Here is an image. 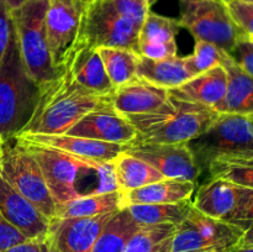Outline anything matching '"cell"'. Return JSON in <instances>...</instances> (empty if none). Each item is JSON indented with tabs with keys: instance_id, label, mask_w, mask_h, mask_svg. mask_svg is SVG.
<instances>
[{
	"instance_id": "1",
	"label": "cell",
	"mask_w": 253,
	"mask_h": 252,
	"mask_svg": "<svg viewBox=\"0 0 253 252\" xmlns=\"http://www.w3.org/2000/svg\"><path fill=\"white\" fill-rule=\"evenodd\" d=\"M111 96L81 85L66 68L40 85L34 114L19 133H66L86 114L111 103Z\"/></svg>"
},
{
	"instance_id": "2",
	"label": "cell",
	"mask_w": 253,
	"mask_h": 252,
	"mask_svg": "<svg viewBox=\"0 0 253 252\" xmlns=\"http://www.w3.org/2000/svg\"><path fill=\"white\" fill-rule=\"evenodd\" d=\"M150 10L146 0H94L84 10L76 46L138 52V35Z\"/></svg>"
},
{
	"instance_id": "3",
	"label": "cell",
	"mask_w": 253,
	"mask_h": 252,
	"mask_svg": "<svg viewBox=\"0 0 253 252\" xmlns=\"http://www.w3.org/2000/svg\"><path fill=\"white\" fill-rule=\"evenodd\" d=\"M219 113L202 104L168 96L156 111L128 116L137 131L133 142L188 143L204 132Z\"/></svg>"
},
{
	"instance_id": "4",
	"label": "cell",
	"mask_w": 253,
	"mask_h": 252,
	"mask_svg": "<svg viewBox=\"0 0 253 252\" xmlns=\"http://www.w3.org/2000/svg\"><path fill=\"white\" fill-rule=\"evenodd\" d=\"M40 85L27 73L20 54L15 29L0 66V137L4 141L21 132L34 114Z\"/></svg>"
},
{
	"instance_id": "5",
	"label": "cell",
	"mask_w": 253,
	"mask_h": 252,
	"mask_svg": "<svg viewBox=\"0 0 253 252\" xmlns=\"http://www.w3.org/2000/svg\"><path fill=\"white\" fill-rule=\"evenodd\" d=\"M187 145L202 173L217 161L253 158V118L219 114L204 132Z\"/></svg>"
},
{
	"instance_id": "6",
	"label": "cell",
	"mask_w": 253,
	"mask_h": 252,
	"mask_svg": "<svg viewBox=\"0 0 253 252\" xmlns=\"http://www.w3.org/2000/svg\"><path fill=\"white\" fill-rule=\"evenodd\" d=\"M49 0H26L11 10L20 54L27 73L39 85L58 76L53 67L46 35Z\"/></svg>"
},
{
	"instance_id": "7",
	"label": "cell",
	"mask_w": 253,
	"mask_h": 252,
	"mask_svg": "<svg viewBox=\"0 0 253 252\" xmlns=\"http://www.w3.org/2000/svg\"><path fill=\"white\" fill-rule=\"evenodd\" d=\"M179 22L195 40L214 43L226 53L246 37L222 0H179Z\"/></svg>"
},
{
	"instance_id": "8",
	"label": "cell",
	"mask_w": 253,
	"mask_h": 252,
	"mask_svg": "<svg viewBox=\"0 0 253 252\" xmlns=\"http://www.w3.org/2000/svg\"><path fill=\"white\" fill-rule=\"evenodd\" d=\"M0 175L48 219L56 216L57 203L47 187L41 167L31 152L14 138L4 141Z\"/></svg>"
},
{
	"instance_id": "9",
	"label": "cell",
	"mask_w": 253,
	"mask_h": 252,
	"mask_svg": "<svg viewBox=\"0 0 253 252\" xmlns=\"http://www.w3.org/2000/svg\"><path fill=\"white\" fill-rule=\"evenodd\" d=\"M242 231L224 220L202 214L192 207L177 225L172 252H227L241 242Z\"/></svg>"
},
{
	"instance_id": "10",
	"label": "cell",
	"mask_w": 253,
	"mask_h": 252,
	"mask_svg": "<svg viewBox=\"0 0 253 252\" xmlns=\"http://www.w3.org/2000/svg\"><path fill=\"white\" fill-rule=\"evenodd\" d=\"M22 146L26 147L31 152V155L36 158L37 163L43 173L47 187L57 204H62L68 200L82 197L78 189V180L81 178V174H84V173L103 165V162L74 157V156L67 155V153L53 150V148L43 147V146Z\"/></svg>"
},
{
	"instance_id": "11",
	"label": "cell",
	"mask_w": 253,
	"mask_h": 252,
	"mask_svg": "<svg viewBox=\"0 0 253 252\" xmlns=\"http://www.w3.org/2000/svg\"><path fill=\"white\" fill-rule=\"evenodd\" d=\"M85 6L78 0H49L46 14V35L57 73L66 69L76 48Z\"/></svg>"
},
{
	"instance_id": "12",
	"label": "cell",
	"mask_w": 253,
	"mask_h": 252,
	"mask_svg": "<svg viewBox=\"0 0 253 252\" xmlns=\"http://www.w3.org/2000/svg\"><path fill=\"white\" fill-rule=\"evenodd\" d=\"M124 151L152 166L165 178L197 183L202 175L199 166L187 143L131 142Z\"/></svg>"
},
{
	"instance_id": "13",
	"label": "cell",
	"mask_w": 253,
	"mask_h": 252,
	"mask_svg": "<svg viewBox=\"0 0 253 252\" xmlns=\"http://www.w3.org/2000/svg\"><path fill=\"white\" fill-rule=\"evenodd\" d=\"M66 133L116 145H127L137 137L135 126L119 114L111 103L86 114Z\"/></svg>"
},
{
	"instance_id": "14",
	"label": "cell",
	"mask_w": 253,
	"mask_h": 252,
	"mask_svg": "<svg viewBox=\"0 0 253 252\" xmlns=\"http://www.w3.org/2000/svg\"><path fill=\"white\" fill-rule=\"evenodd\" d=\"M12 138L22 145H37L53 148L74 157L86 158L96 162L110 163L116 156L124 151L125 145L101 142L91 138L58 133V135H43V133H17Z\"/></svg>"
},
{
	"instance_id": "15",
	"label": "cell",
	"mask_w": 253,
	"mask_h": 252,
	"mask_svg": "<svg viewBox=\"0 0 253 252\" xmlns=\"http://www.w3.org/2000/svg\"><path fill=\"white\" fill-rule=\"evenodd\" d=\"M115 212L88 217H53L48 235L61 252H91L96 239Z\"/></svg>"
},
{
	"instance_id": "16",
	"label": "cell",
	"mask_w": 253,
	"mask_h": 252,
	"mask_svg": "<svg viewBox=\"0 0 253 252\" xmlns=\"http://www.w3.org/2000/svg\"><path fill=\"white\" fill-rule=\"evenodd\" d=\"M0 212L26 239L42 240L48 235L49 221L39 208L15 190L0 175Z\"/></svg>"
},
{
	"instance_id": "17",
	"label": "cell",
	"mask_w": 253,
	"mask_h": 252,
	"mask_svg": "<svg viewBox=\"0 0 253 252\" xmlns=\"http://www.w3.org/2000/svg\"><path fill=\"white\" fill-rule=\"evenodd\" d=\"M180 29L179 20L162 16L150 10L138 35V53L151 59L175 57L178 52L175 36Z\"/></svg>"
},
{
	"instance_id": "18",
	"label": "cell",
	"mask_w": 253,
	"mask_h": 252,
	"mask_svg": "<svg viewBox=\"0 0 253 252\" xmlns=\"http://www.w3.org/2000/svg\"><path fill=\"white\" fill-rule=\"evenodd\" d=\"M167 89L160 88L137 78L119 86L114 90L111 104L121 115L136 116L157 110L168 99Z\"/></svg>"
},
{
	"instance_id": "19",
	"label": "cell",
	"mask_w": 253,
	"mask_h": 252,
	"mask_svg": "<svg viewBox=\"0 0 253 252\" xmlns=\"http://www.w3.org/2000/svg\"><path fill=\"white\" fill-rule=\"evenodd\" d=\"M221 66L227 74L226 93L214 110L219 114H235L253 118V78L229 53L225 54Z\"/></svg>"
},
{
	"instance_id": "20",
	"label": "cell",
	"mask_w": 253,
	"mask_h": 252,
	"mask_svg": "<svg viewBox=\"0 0 253 252\" xmlns=\"http://www.w3.org/2000/svg\"><path fill=\"white\" fill-rule=\"evenodd\" d=\"M242 187L220 178H209L199 187L193 208L214 219L224 220L231 215L239 203Z\"/></svg>"
},
{
	"instance_id": "21",
	"label": "cell",
	"mask_w": 253,
	"mask_h": 252,
	"mask_svg": "<svg viewBox=\"0 0 253 252\" xmlns=\"http://www.w3.org/2000/svg\"><path fill=\"white\" fill-rule=\"evenodd\" d=\"M227 74L222 66L193 77L184 84L168 90L170 96L190 103L202 104L214 109L225 96Z\"/></svg>"
},
{
	"instance_id": "22",
	"label": "cell",
	"mask_w": 253,
	"mask_h": 252,
	"mask_svg": "<svg viewBox=\"0 0 253 252\" xmlns=\"http://www.w3.org/2000/svg\"><path fill=\"white\" fill-rule=\"evenodd\" d=\"M66 68L81 85L96 93L113 95L115 89L106 74L101 57L95 47L76 46Z\"/></svg>"
},
{
	"instance_id": "23",
	"label": "cell",
	"mask_w": 253,
	"mask_h": 252,
	"mask_svg": "<svg viewBox=\"0 0 253 252\" xmlns=\"http://www.w3.org/2000/svg\"><path fill=\"white\" fill-rule=\"evenodd\" d=\"M136 77L160 88L174 89L184 84L194 76L185 57H170L166 59H151L138 57Z\"/></svg>"
},
{
	"instance_id": "24",
	"label": "cell",
	"mask_w": 253,
	"mask_h": 252,
	"mask_svg": "<svg viewBox=\"0 0 253 252\" xmlns=\"http://www.w3.org/2000/svg\"><path fill=\"white\" fill-rule=\"evenodd\" d=\"M197 183L165 178L145 187L124 193L126 207L137 204H173L190 200Z\"/></svg>"
},
{
	"instance_id": "25",
	"label": "cell",
	"mask_w": 253,
	"mask_h": 252,
	"mask_svg": "<svg viewBox=\"0 0 253 252\" xmlns=\"http://www.w3.org/2000/svg\"><path fill=\"white\" fill-rule=\"evenodd\" d=\"M126 208L125 195L120 190L82 195L76 199L57 204L54 217H88L110 214Z\"/></svg>"
},
{
	"instance_id": "26",
	"label": "cell",
	"mask_w": 253,
	"mask_h": 252,
	"mask_svg": "<svg viewBox=\"0 0 253 252\" xmlns=\"http://www.w3.org/2000/svg\"><path fill=\"white\" fill-rule=\"evenodd\" d=\"M110 167L116 188L123 193L165 179L152 166L126 151L120 152L111 161Z\"/></svg>"
},
{
	"instance_id": "27",
	"label": "cell",
	"mask_w": 253,
	"mask_h": 252,
	"mask_svg": "<svg viewBox=\"0 0 253 252\" xmlns=\"http://www.w3.org/2000/svg\"><path fill=\"white\" fill-rule=\"evenodd\" d=\"M140 225L131 216L127 208L116 211L110 217L94 244L91 252H124Z\"/></svg>"
},
{
	"instance_id": "28",
	"label": "cell",
	"mask_w": 253,
	"mask_h": 252,
	"mask_svg": "<svg viewBox=\"0 0 253 252\" xmlns=\"http://www.w3.org/2000/svg\"><path fill=\"white\" fill-rule=\"evenodd\" d=\"M193 203L190 200L173 204H137L128 205L127 210L131 216L140 226L150 225H179L188 212Z\"/></svg>"
},
{
	"instance_id": "29",
	"label": "cell",
	"mask_w": 253,
	"mask_h": 252,
	"mask_svg": "<svg viewBox=\"0 0 253 252\" xmlns=\"http://www.w3.org/2000/svg\"><path fill=\"white\" fill-rule=\"evenodd\" d=\"M98 51L114 89L136 78L138 52L120 47H98Z\"/></svg>"
},
{
	"instance_id": "30",
	"label": "cell",
	"mask_w": 253,
	"mask_h": 252,
	"mask_svg": "<svg viewBox=\"0 0 253 252\" xmlns=\"http://www.w3.org/2000/svg\"><path fill=\"white\" fill-rule=\"evenodd\" d=\"M175 225L140 226L124 252H172Z\"/></svg>"
},
{
	"instance_id": "31",
	"label": "cell",
	"mask_w": 253,
	"mask_h": 252,
	"mask_svg": "<svg viewBox=\"0 0 253 252\" xmlns=\"http://www.w3.org/2000/svg\"><path fill=\"white\" fill-rule=\"evenodd\" d=\"M207 172L209 178H220L240 187L253 189V158L217 161Z\"/></svg>"
},
{
	"instance_id": "32",
	"label": "cell",
	"mask_w": 253,
	"mask_h": 252,
	"mask_svg": "<svg viewBox=\"0 0 253 252\" xmlns=\"http://www.w3.org/2000/svg\"><path fill=\"white\" fill-rule=\"evenodd\" d=\"M225 54L226 52L220 49L216 44L202 40H195L194 51L192 54L185 57V61L194 76H198L209 69L221 66Z\"/></svg>"
},
{
	"instance_id": "33",
	"label": "cell",
	"mask_w": 253,
	"mask_h": 252,
	"mask_svg": "<svg viewBox=\"0 0 253 252\" xmlns=\"http://www.w3.org/2000/svg\"><path fill=\"white\" fill-rule=\"evenodd\" d=\"M226 221L241 230L242 244H253V189L242 187L239 203Z\"/></svg>"
},
{
	"instance_id": "34",
	"label": "cell",
	"mask_w": 253,
	"mask_h": 252,
	"mask_svg": "<svg viewBox=\"0 0 253 252\" xmlns=\"http://www.w3.org/2000/svg\"><path fill=\"white\" fill-rule=\"evenodd\" d=\"M232 20L247 37H253V2L231 0L225 2Z\"/></svg>"
},
{
	"instance_id": "35",
	"label": "cell",
	"mask_w": 253,
	"mask_h": 252,
	"mask_svg": "<svg viewBox=\"0 0 253 252\" xmlns=\"http://www.w3.org/2000/svg\"><path fill=\"white\" fill-rule=\"evenodd\" d=\"M235 62L253 78V42L250 37H244L237 42L231 54Z\"/></svg>"
},
{
	"instance_id": "36",
	"label": "cell",
	"mask_w": 253,
	"mask_h": 252,
	"mask_svg": "<svg viewBox=\"0 0 253 252\" xmlns=\"http://www.w3.org/2000/svg\"><path fill=\"white\" fill-rule=\"evenodd\" d=\"M12 29H14V22H12L11 9L5 0H0V66L6 53Z\"/></svg>"
},
{
	"instance_id": "37",
	"label": "cell",
	"mask_w": 253,
	"mask_h": 252,
	"mask_svg": "<svg viewBox=\"0 0 253 252\" xmlns=\"http://www.w3.org/2000/svg\"><path fill=\"white\" fill-rule=\"evenodd\" d=\"M29 239L24 236L16 227L12 226L0 212V252L15 246V245L22 244Z\"/></svg>"
},
{
	"instance_id": "38",
	"label": "cell",
	"mask_w": 253,
	"mask_h": 252,
	"mask_svg": "<svg viewBox=\"0 0 253 252\" xmlns=\"http://www.w3.org/2000/svg\"><path fill=\"white\" fill-rule=\"evenodd\" d=\"M2 252H41V240H27Z\"/></svg>"
},
{
	"instance_id": "39",
	"label": "cell",
	"mask_w": 253,
	"mask_h": 252,
	"mask_svg": "<svg viewBox=\"0 0 253 252\" xmlns=\"http://www.w3.org/2000/svg\"><path fill=\"white\" fill-rule=\"evenodd\" d=\"M41 252H61L49 235L41 240Z\"/></svg>"
},
{
	"instance_id": "40",
	"label": "cell",
	"mask_w": 253,
	"mask_h": 252,
	"mask_svg": "<svg viewBox=\"0 0 253 252\" xmlns=\"http://www.w3.org/2000/svg\"><path fill=\"white\" fill-rule=\"evenodd\" d=\"M227 252H253V244H242V242H240L239 245L232 247Z\"/></svg>"
},
{
	"instance_id": "41",
	"label": "cell",
	"mask_w": 253,
	"mask_h": 252,
	"mask_svg": "<svg viewBox=\"0 0 253 252\" xmlns=\"http://www.w3.org/2000/svg\"><path fill=\"white\" fill-rule=\"evenodd\" d=\"M5 1L7 2V5H9L10 9L15 10V9H17L19 6H21V5L24 4L26 0H5Z\"/></svg>"
},
{
	"instance_id": "42",
	"label": "cell",
	"mask_w": 253,
	"mask_h": 252,
	"mask_svg": "<svg viewBox=\"0 0 253 252\" xmlns=\"http://www.w3.org/2000/svg\"><path fill=\"white\" fill-rule=\"evenodd\" d=\"M79 2H81L82 5H84V6H85V9H86V6H88L89 4H90V2H93L94 0H78Z\"/></svg>"
},
{
	"instance_id": "43",
	"label": "cell",
	"mask_w": 253,
	"mask_h": 252,
	"mask_svg": "<svg viewBox=\"0 0 253 252\" xmlns=\"http://www.w3.org/2000/svg\"><path fill=\"white\" fill-rule=\"evenodd\" d=\"M2 146H4V140L0 137V161H1V156H2Z\"/></svg>"
},
{
	"instance_id": "44",
	"label": "cell",
	"mask_w": 253,
	"mask_h": 252,
	"mask_svg": "<svg viewBox=\"0 0 253 252\" xmlns=\"http://www.w3.org/2000/svg\"><path fill=\"white\" fill-rule=\"evenodd\" d=\"M158 1V0H146V2H147V5H148V6H152V5L153 4H155V2H157Z\"/></svg>"
},
{
	"instance_id": "45",
	"label": "cell",
	"mask_w": 253,
	"mask_h": 252,
	"mask_svg": "<svg viewBox=\"0 0 253 252\" xmlns=\"http://www.w3.org/2000/svg\"><path fill=\"white\" fill-rule=\"evenodd\" d=\"M222 1L227 2V1H231V0H222ZM241 1H252L253 2V0H241Z\"/></svg>"
},
{
	"instance_id": "46",
	"label": "cell",
	"mask_w": 253,
	"mask_h": 252,
	"mask_svg": "<svg viewBox=\"0 0 253 252\" xmlns=\"http://www.w3.org/2000/svg\"><path fill=\"white\" fill-rule=\"evenodd\" d=\"M198 252H210V251H198Z\"/></svg>"
},
{
	"instance_id": "47",
	"label": "cell",
	"mask_w": 253,
	"mask_h": 252,
	"mask_svg": "<svg viewBox=\"0 0 253 252\" xmlns=\"http://www.w3.org/2000/svg\"><path fill=\"white\" fill-rule=\"evenodd\" d=\"M250 39H251V41L253 42V37H250Z\"/></svg>"
}]
</instances>
